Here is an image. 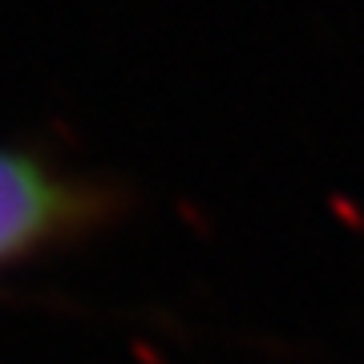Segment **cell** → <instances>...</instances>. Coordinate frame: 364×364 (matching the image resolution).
Instances as JSON below:
<instances>
[{
  "label": "cell",
  "mask_w": 364,
  "mask_h": 364,
  "mask_svg": "<svg viewBox=\"0 0 364 364\" xmlns=\"http://www.w3.org/2000/svg\"><path fill=\"white\" fill-rule=\"evenodd\" d=\"M85 215V195L49 162L0 150V267L49 247Z\"/></svg>",
  "instance_id": "1"
}]
</instances>
